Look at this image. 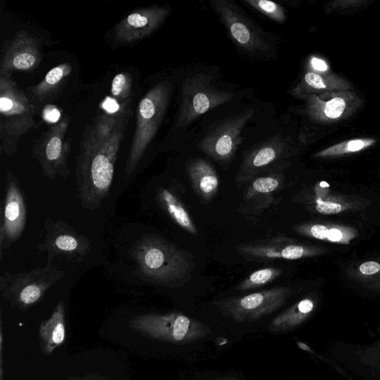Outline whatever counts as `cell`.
<instances>
[{"mask_svg":"<svg viewBox=\"0 0 380 380\" xmlns=\"http://www.w3.org/2000/svg\"><path fill=\"white\" fill-rule=\"evenodd\" d=\"M27 220L25 195L17 178L10 172L6 175L0 221V259L23 236Z\"/></svg>","mask_w":380,"mask_h":380,"instance_id":"12","label":"cell"},{"mask_svg":"<svg viewBox=\"0 0 380 380\" xmlns=\"http://www.w3.org/2000/svg\"><path fill=\"white\" fill-rule=\"evenodd\" d=\"M284 185V177L281 173H272L253 179L248 183L244 193L245 206L251 213L270 207L276 200V195Z\"/></svg>","mask_w":380,"mask_h":380,"instance_id":"19","label":"cell"},{"mask_svg":"<svg viewBox=\"0 0 380 380\" xmlns=\"http://www.w3.org/2000/svg\"><path fill=\"white\" fill-rule=\"evenodd\" d=\"M44 116L48 122L56 123L60 118V112L54 105H48L44 111Z\"/></svg>","mask_w":380,"mask_h":380,"instance_id":"31","label":"cell"},{"mask_svg":"<svg viewBox=\"0 0 380 380\" xmlns=\"http://www.w3.org/2000/svg\"><path fill=\"white\" fill-rule=\"evenodd\" d=\"M253 115L254 111L248 110L210 126L205 136L198 144V150L220 163L234 160L242 142L243 129Z\"/></svg>","mask_w":380,"mask_h":380,"instance_id":"9","label":"cell"},{"mask_svg":"<svg viewBox=\"0 0 380 380\" xmlns=\"http://www.w3.org/2000/svg\"><path fill=\"white\" fill-rule=\"evenodd\" d=\"M65 337V306L61 302L53 311L51 318L41 324L40 339L44 352L46 354H51L64 343Z\"/></svg>","mask_w":380,"mask_h":380,"instance_id":"22","label":"cell"},{"mask_svg":"<svg viewBox=\"0 0 380 380\" xmlns=\"http://www.w3.org/2000/svg\"><path fill=\"white\" fill-rule=\"evenodd\" d=\"M210 5L240 48L252 54H265L270 51L261 31L237 5L227 0H212Z\"/></svg>","mask_w":380,"mask_h":380,"instance_id":"13","label":"cell"},{"mask_svg":"<svg viewBox=\"0 0 380 380\" xmlns=\"http://www.w3.org/2000/svg\"><path fill=\"white\" fill-rule=\"evenodd\" d=\"M316 209L319 213L325 215L339 214L342 211L340 205L332 202H324L321 200H318V205H316Z\"/></svg>","mask_w":380,"mask_h":380,"instance_id":"30","label":"cell"},{"mask_svg":"<svg viewBox=\"0 0 380 380\" xmlns=\"http://www.w3.org/2000/svg\"><path fill=\"white\" fill-rule=\"evenodd\" d=\"M291 155L290 146L281 135L260 144L243 158L236 182L248 184L253 179L280 173Z\"/></svg>","mask_w":380,"mask_h":380,"instance_id":"10","label":"cell"},{"mask_svg":"<svg viewBox=\"0 0 380 380\" xmlns=\"http://www.w3.org/2000/svg\"><path fill=\"white\" fill-rule=\"evenodd\" d=\"M44 234V241L38 243L37 249L48 253L49 261L62 257L71 261H81L92 250L87 236L61 221L46 219Z\"/></svg>","mask_w":380,"mask_h":380,"instance_id":"11","label":"cell"},{"mask_svg":"<svg viewBox=\"0 0 380 380\" xmlns=\"http://www.w3.org/2000/svg\"><path fill=\"white\" fill-rule=\"evenodd\" d=\"M245 3L277 23L282 24L286 19L284 8L277 3L268 0H245Z\"/></svg>","mask_w":380,"mask_h":380,"instance_id":"26","label":"cell"},{"mask_svg":"<svg viewBox=\"0 0 380 380\" xmlns=\"http://www.w3.org/2000/svg\"><path fill=\"white\" fill-rule=\"evenodd\" d=\"M284 270L278 268H266L253 272L244 281H242L236 289L244 291L266 286L268 284L279 278Z\"/></svg>","mask_w":380,"mask_h":380,"instance_id":"25","label":"cell"},{"mask_svg":"<svg viewBox=\"0 0 380 380\" xmlns=\"http://www.w3.org/2000/svg\"><path fill=\"white\" fill-rule=\"evenodd\" d=\"M119 112L102 114L88 126L80 145L78 156H84L96 151L107 141L117 129L126 114L132 110L131 101L121 104Z\"/></svg>","mask_w":380,"mask_h":380,"instance_id":"18","label":"cell"},{"mask_svg":"<svg viewBox=\"0 0 380 380\" xmlns=\"http://www.w3.org/2000/svg\"><path fill=\"white\" fill-rule=\"evenodd\" d=\"M360 270L365 275H373L380 270V265L374 261L365 262L361 266Z\"/></svg>","mask_w":380,"mask_h":380,"instance_id":"32","label":"cell"},{"mask_svg":"<svg viewBox=\"0 0 380 380\" xmlns=\"http://www.w3.org/2000/svg\"><path fill=\"white\" fill-rule=\"evenodd\" d=\"M187 172L196 193L205 202H210L218 193L219 178L215 168L202 157L189 161Z\"/></svg>","mask_w":380,"mask_h":380,"instance_id":"20","label":"cell"},{"mask_svg":"<svg viewBox=\"0 0 380 380\" xmlns=\"http://www.w3.org/2000/svg\"><path fill=\"white\" fill-rule=\"evenodd\" d=\"M69 123V119L65 117L54 123L33 146V153L42 173L51 180L58 177L67 178L70 175L68 157L71 143L66 140Z\"/></svg>","mask_w":380,"mask_h":380,"instance_id":"8","label":"cell"},{"mask_svg":"<svg viewBox=\"0 0 380 380\" xmlns=\"http://www.w3.org/2000/svg\"><path fill=\"white\" fill-rule=\"evenodd\" d=\"M41 59L38 40L26 31H20L10 40L3 55L0 77H10L14 71H33Z\"/></svg>","mask_w":380,"mask_h":380,"instance_id":"17","label":"cell"},{"mask_svg":"<svg viewBox=\"0 0 380 380\" xmlns=\"http://www.w3.org/2000/svg\"><path fill=\"white\" fill-rule=\"evenodd\" d=\"M172 93V83L163 81L148 92L140 101L137 109L133 140L125 166L126 175L134 173L147 147L153 141L164 120Z\"/></svg>","mask_w":380,"mask_h":380,"instance_id":"3","label":"cell"},{"mask_svg":"<svg viewBox=\"0 0 380 380\" xmlns=\"http://www.w3.org/2000/svg\"><path fill=\"white\" fill-rule=\"evenodd\" d=\"M343 239V234L340 230L331 229L329 230L328 237L327 239L331 241H340Z\"/></svg>","mask_w":380,"mask_h":380,"instance_id":"34","label":"cell"},{"mask_svg":"<svg viewBox=\"0 0 380 380\" xmlns=\"http://www.w3.org/2000/svg\"><path fill=\"white\" fill-rule=\"evenodd\" d=\"M374 143V141L371 139H354L334 146L329 148V149L318 153L316 156H329L355 153L365 149V148L372 145Z\"/></svg>","mask_w":380,"mask_h":380,"instance_id":"28","label":"cell"},{"mask_svg":"<svg viewBox=\"0 0 380 380\" xmlns=\"http://www.w3.org/2000/svg\"><path fill=\"white\" fill-rule=\"evenodd\" d=\"M320 186H321V187H324V188L325 187H329V184L328 183L325 182H322L320 183Z\"/></svg>","mask_w":380,"mask_h":380,"instance_id":"36","label":"cell"},{"mask_svg":"<svg viewBox=\"0 0 380 380\" xmlns=\"http://www.w3.org/2000/svg\"><path fill=\"white\" fill-rule=\"evenodd\" d=\"M132 114V110L126 114L117 129L98 150L77 157V193L83 209L97 210L109 196L115 164Z\"/></svg>","mask_w":380,"mask_h":380,"instance_id":"1","label":"cell"},{"mask_svg":"<svg viewBox=\"0 0 380 380\" xmlns=\"http://www.w3.org/2000/svg\"><path fill=\"white\" fill-rule=\"evenodd\" d=\"M71 73V66L68 63L59 65L51 69L45 78L38 85L30 89L31 95L40 102L54 97L59 91L60 86Z\"/></svg>","mask_w":380,"mask_h":380,"instance_id":"23","label":"cell"},{"mask_svg":"<svg viewBox=\"0 0 380 380\" xmlns=\"http://www.w3.org/2000/svg\"><path fill=\"white\" fill-rule=\"evenodd\" d=\"M236 251L251 261H268L277 259L297 260L310 254L308 248L284 236L273 237L240 244Z\"/></svg>","mask_w":380,"mask_h":380,"instance_id":"16","label":"cell"},{"mask_svg":"<svg viewBox=\"0 0 380 380\" xmlns=\"http://www.w3.org/2000/svg\"><path fill=\"white\" fill-rule=\"evenodd\" d=\"M298 345L300 348H302V350L311 352V349L308 345H306L305 344L302 343H299Z\"/></svg>","mask_w":380,"mask_h":380,"instance_id":"35","label":"cell"},{"mask_svg":"<svg viewBox=\"0 0 380 380\" xmlns=\"http://www.w3.org/2000/svg\"><path fill=\"white\" fill-rule=\"evenodd\" d=\"M171 13L168 6L141 8L123 17L116 26V38L123 44H132L152 35Z\"/></svg>","mask_w":380,"mask_h":380,"instance_id":"15","label":"cell"},{"mask_svg":"<svg viewBox=\"0 0 380 380\" xmlns=\"http://www.w3.org/2000/svg\"><path fill=\"white\" fill-rule=\"evenodd\" d=\"M157 198L158 204L179 227L192 236L198 235L191 216L189 215L187 209L181 199L174 193L173 189H160L158 190Z\"/></svg>","mask_w":380,"mask_h":380,"instance_id":"21","label":"cell"},{"mask_svg":"<svg viewBox=\"0 0 380 380\" xmlns=\"http://www.w3.org/2000/svg\"><path fill=\"white\" fill-rule=\"evenodd\" d=\"M234 98L233 93L220 91L213 85V77L205 74L186 78L182 87V101L176 125L187 128L207 112Z\"/></svg>","mask_w":380,"mask_h":380,"instance_id":"6","label":"cell"},{"mask_svg":"<svg viewBox=\"0 0 380 380\" xmlns=\"http://www.w3.org/2000/svg\"><path fill=\"white\" fill-rule=\"evenodd\" d=\"M291 294L289 288L277 286L245 297L225 300L217 304L236 320H253L279 309Z\"/></svg>","mask_w":380,"mask_h":380,"instance_id":"14","label":"cell"},{"mask_svg":"<svg viewBox=\"0 0 380 380\" xmlns=\"http://www.w3.org/2000/svg\"><path fill=\"white\" fill-rule=\"evenodd\" d=\"M314 304L312 300L305 299L282 313L273 320V325L277 328H288L299 325L313 311Z\"/></svg>","mask_w":380,"mask_h":380,"instance_id":"24","label":"cell"},{"mask_svg":"<svg viewBox=\"0 0 380 380\" xmlns=\"http://www.w3.org/2000/svg\"><path fill=\"white\" fill-rule=\"evenodd\" d=\"M311 64L313 69L319 71H325L329 69L328 65L326 62L320 59L313 58L311 61Z\"/></svg>","mask_w":380,"mask_h":380,"instance_id":"33","label":"cell"},{"mask_svg":"<svg viewBox=\"0 0 380 380\" xmlns=\"http://www.w3.org/2000/svg\"><path fill=\"white\" fill-rule=\"evenodd\" d=\"M304 84L312 89L320 90L327 88L323 78L319 74L315 72H308L306 74L304 77Z\"/></svg>","mask_w":380,"mask_h":380,"instance_id":"29","label":"cell"},{"mask_svg":"<svg viewBox=\"0 0 380 380\" xmlns=\"http://www.w3.org/2000/svg\"><path fill=\"white\" fill-rule=\"evenodd\" d=\"M132 77L120 73L115 76L112 83V94L121 104L131 101Z\"/></svg>","mask_w":380,"mask_h":380,"instance_id":"27","label":"cell"},{"mask_svg":"<svg viewBox=\"0 0 380 380\" xmlns=\"http://www.w3.org/2000/svg\"><path fill=\"white\" fill-rule=\"evenodd\" d=\"M129 254L135 261L137 275L143 280L174 287L182 285L193 270L187 253L161 236L145 235L137 241Z\"/></svg>","mask_w":380,"mask_h":380,"instance_id":"2","label":"cell"},{"mask_svg":"<svg viewBox=\"0 0 380 380\" xmlns=\"http://www.w3.org/2000/svg\"><path fill=\"white\" fill-rule=\"evenodd\" d=\"M378 347H380V345H378ZM374 349L375 351L378 352H380V350H379V351H377V350L375 349V348H374ZM379 359H380V358L376 359V360H374V362L379 361ZM379 362H380V361H379ZM377 366H380V363H379L377 364Z\"/></svg>","mask_w":380,"mask_h":380,"instance_id":"37","label":"cell"},{"mask_svg":"<svg viewBox=\"0 0 380 380\" xmlns=\"http://www.w3.org/2000/svg\"><path fill=\"white\" fill-rule=\"evenodd\" d=\"M1 152L10 156L21 136L35 125L33 102L10 77H0Z\"/></svg>","mask_w":380,"mask_h":380,"instance_id":"4","label":"cell"},{"mask_svg":"<svg viewBox=\"0 0 380 380\" xmlns=\"http://www.w3.org/2000/svg\"><path fill=\"white\" fill-rule=\"evenodd\" d=\"M64 276V271L49 261L44 268L29 272H4L0 277V292L14 307L26 311L40 301L49 288Z\"/></svg>","mask_w":380,"mask_h":380,"instance_id":"5","label":"cell"},{"mask_svg":"<svg viewBox=\"0 0 380 380\" xmlns=\"http://www.w3.org/2000/svg\"><path fill=\"white\" fill-rule=\"evenodd\" d=\"M130 328L154 339L187 343L199 339L206 329L182 313L143 314L130 321Z\"/></svg>","mask_w":380,"mask_h":380,"instance_id":"7","label":"cell"}]
</instances>
